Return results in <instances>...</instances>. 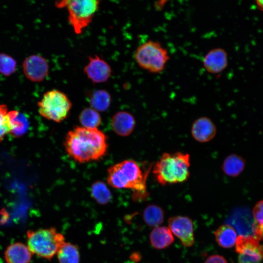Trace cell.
I'll return each mask as SVG.
<instances>
[{"mask_svg":"<svg viewBox=\"0 0 263 263\" xmlns=\"http://www.w3.org/2000/svg\"><path fill=\"white\" fill-rule=\"evenodd\" d=\"M64 145L68 155L80 163L97 160L107 150V138L97 128L76 127L68 132Z\"/></svg>","mask_w":263,"mask_h":263,"instance_id":"1","label":"cell"},{"mask_svg":"<svg viewBox=\"0 0 263 263\" xmlns=\"http://www.w3.org/2000/svg\"><path fill=\"white\" fill-rule=\"evenodd\" d=\"M189 155L181 152L164 153L153 167V173L161 185L182 183L189 176Z\"/></svg>","mask_w":263,"mask_h":263,"instance_id":"2","label":"cell"},{"mask_svg":"<svg viewBox=\"0 0 263 263\" xmlns=\"http://www.w3.org/2000/svg\"><path fill=\"white\" fill-rule=\"evenodd\" d=\"M146 178L138 163L128 159L109 168L107 179L108 183L114 188L131 189L145 194Z\"/></svg>","mask_w":263,"mask_h":263,"instance_id":"3","label":"cell"},{"mask_svg":"<svg viewBox=\"0 0 263 263\" xmlns=\"http://www.w3.org/2000/svg\"><path fill=\"white\" fill-rule=\"evenodd\" d=\"M26 240V244L32 254L46 260L56 255L65 242L64 235L55 227L28 230Z\"/></svg>","mask_w":263,"mask_h":263,"instance_id":"4","label":"cell"},{"mask_svg":"<svg viewBox=\"0 0 263 263\" xmlns=\"http://www.w3.org/2000/svg\"><path fill=\"white\" fill-rule=\"evenodd\" d=\"M101 0H57L58 8H66L68 20L76 35L81 34L92 22Z\"/></svg>","mask_w":263,"mask_h":263,"instance_id":"5","label":"cell"},{"mask_svg":"<svg viewBox=\"0 0 263 263\" xmlns=\"http://www.w3.org/2000/svg\"><path fill=\"white\" fill-rule=\"evenodd\" d=\"M133 57L141 68L156 74L165 70L170 58L167 48L160 42L151 40L139 45L134 52Z\"/></svg>","mask_w":263,"mask_h":263,"instance_id":"6","label":"cell"},{"mask_svg":"<svg viewBox=\"0 0 263 263\" xmlns=\"http://www.w3.org/2000/svg\"><path fill=\"white\" fill-rule=\"evenodd\" d=\"M38 106L39 113L42 117L60 123L68 116L72 103L64 93L52 89L43 94Z\"/></svg>","mask_w":263,"mask_h":263,"instance_id":"7","label":"cell"},{"mask_svg":"<svg viewBox=\"0 0 263 263\" xmlns=\"http://www.w3.org/2000/svg\"><path fill=\"white\" fill-rule=\"evenodd\" d=\"M254 236L237 237L236 251L239 256L238 263H262L263 260V245Z\"/></svg>","mask_w":263,"mask_h":263,"instance_id":"8","label":"cell"},{"mask_svg":"<svg viewBox=\"0 0 263 263\" xmlns=\"http://www.w3.org/2000/svg\"><path fill=\"white\" fill-rule=\"evenodd\" d=\"M88 78L94 83L106 82L111 77L112 70L108 63L98 55L89 56L83 69Z\"/></svg>","mask_w":263,"mask_h":263,"instance_id":"9","label":"cell"},{"mask_svg":"<svg viewBox=\"0 0 263 263\" xmlns=\"http://www.w3.org/2000/svg\"><path fill=\"white\" fill-rule=\"evenodd\" d=\"M22 68L27 78L37 82L44 80L49 72L47 60L38 55H33L26 57L23 62Z\"/></svg>","mask_w":263,"mask_h":263,"instance_id":"10","label":"cell"},{"mask_svg":"<svg viewBox=\"0 0 263 263\" xmlns=\"http://www.w3.org/2000/svg\"><path fill=\"white\" fill-rule=\"evenodd\" d=\"M169 228L178 237L182 244L190 247L194 243L193 225L188 217L177 216L171 217L168 220Z\"/></svg>","mask_w":263,"mask_h":263,"instance_id":"11","label":"cell"},{"mask_svg":"<svg viewBox=\"0 0 263 263\" xmlns=\"http://www.w3.org/2000/svg\"><path fill=\"white\" fill-rule=\"evenodd\" d=\"M203 65L210 74L218 75L222 73L228 65L227 52L222 48L210 50L203 59Z\"/></svg>","mask_w":263,"mask_h":263,"instance_id":"12","label":"cell"},{"mask_svg":"<svg viewBox=\"0 0 263 263\" xmlns=\"http://www.w3.org/2000/svg\"><path fill=\"white\" fill-rule=\"evenodd\" d=\"M216 128L209 118L202 116L196 119L192 123L191 133L195 140L201 143L207 142L216 135Z\"/></svg>","mask_w":263,"mask_h":263,"instance_id":"13","label":"cell"},{"mask_svg":"<svg viewBox=\"0 0 263 263\" xmlns=\"http://www.w3.org/2000/svg\"><path fill=\"white\" fill-rule=\"evenodd\" d=\"M3 255L6 263H30L33 254L27 244L15 242L6 248Z\"/></svg>","mask_w":263,"mask_h":263,"instance_id":"14","label":"cell"},{"mask_svg":"<svg viewBox=\"0 0 263 263\" xmlns=\"http://www.w3.org/2000/svg\"><path fill=\"white\" fill-rule=\"evenodd\" d=\"M133 116L129 112L124 111L115 113L111 120V126L116 134L121 136L131 134L135 126Z\"/></svg>","mask_w":263,"mask_h":263,"instance_id":"15","label":"cell"},{"mask_svg":"<svg viewBox=\"0 0 263 263\" xmlns=\"http://www.w3.org/2000/svg\"><path fill=\"white\" fill-rule=\"evenodd\" d=\"M150 240L152 246L156 249H164L174 241V238L169 227L158 226L154 227L150 235Z\"/></svg>","mask_w":263,"mask_h":263,"instance_id":"16","label":"cell"},{"mask_svg":"<svg viewBox=\"0 0 263 263\" xmlns=\"http://www.w3.org/2000/svg\"><path fill=\"white\" fill-rule=\"evenodd\" d=\"M8 116L10 126L9 133L14 137H19L25 134L29 128L27 117L17 110L9 111Z\"/></svg>","mask_w":263,"mask_h":263,"instance_id":"17","label":"cell"},{"mask_svg":"<svg viewBox=\"0 0 263 263\" xmlns=\"http://www.w3.org/2000/svg\"><path fill=\"white\" fill-rule=\"evenodd\" d=\"M216 241L221 247L228 248L236 244L237 238L234 228L230 225L225 224L220 226L215 231Z\"/></svg>","mask_w":263,"mask_h":263,"instance_id":"18","label":"cell"},{"mask_svg":"<svg viewBox=\"0 0 263 263\" xmlns=\"http://www.w3.org/2000/svg\"><path fill=\"white\" fill-rule=\"evenodd\" d=\"M245 165V160L242 157L236 154H232L224 160L222 170L228 176L236 177L242 173Z\"/></svg>","mask_w":263,"mask_h":263,"instance_id":"19","label":"cell"},{"mask_svg":"<svg viewBox=\"0 0 263 263\" xmlns=\"http://www.w3.org/2000/svg\"><path fill=\"white\" fill-rule=\"evenodd\" d=\"M59 263H79L80 260L78 247L75 244L66 242L56 253Z\"/></svg>","mask_w":263,"mask_h":263,"instance_id":"20","label":"cell"},{"mask_svg":"<svg viewBox=\"0 0 263 263\" xmlns=\"http://www.w3.org/2000/svg\"><path fill=\"white\" fill-rule=\"evenodd\" d=\"M90 106L97 112H105L110 107L111 97L110 94L103 89L93 91L89 97Z\"/></svg>","mask_w":263,"mask_h":263,"instance_id":"21","label":"cell"},{"mask_svg":"<svg viewBox=\"0 0 263 263\" xmlns=\"http://www.w3.org/2000/svg\"><path fill=\"white\" fill-rule=\"evenodd\" d=\"M146 224L150 227L159 226L164 220V212L163 209L155 205H149L144 209L143 213Z\"/></svg>","mask_w":263,"mask_h":263,"instance_id":"22","label":"cell"},{"mask_svg":"<svg viewBox=\"0 0 263 263\" xmlns=\"http://www.w3.org/2000/svg\"><path fill=\"white\" fill-rule=\"evenodd\" d=\"M81 126L86 128H97L101 123V117L98 112L91 107L83 109L78 116Z\"/></svg>","mask_w":263,"mask_h":263,"instance_id":"23","label":"cell"},{"mask_svg":"<svg viewBox=\"0 0 263 263\" xmlns=\"http://www.w3.org/2000/svg\"><path fill=\"white\" fill-rule=\"evenodd\" d=\"M91 193L94 199L102 205L108 204L112 197L109 188L102 181H96L92 184Z\"/></svg>","mask_w":263,"mask_h":263,"instance_id":"24","label":"cell"},{"mask_svg":"<svg viewBox=\"0 0 263 263\" xmlns=\"http://www.w3.org/2000/svg\"><path fill=\"white\" fill-rule=\"evenodd\" d=\"M17 62L10 56L0 53V73L8 76L13 74L16 70Z\"/></svg>","mask_w":263,"mask_h":263,"instance_id":"25","label":"cell"},{"mask_svg":"<svg viewBox=\"0 0 263 263\" xmlns=\"http://www.w3.org/2000/svg\"><path fill=\"white\" fill-rule=\"evenodd\" d=\"M8 112L7 106L0 104V142L10 133V126Z\"/></svg>","mask_w":263,"mask_h":263,"instance_id":"26","label":"cell"},{"mask_svg":"<svg viewBox=\"0 0 263 263\" xmlns=\"http://www.w3.org/2000/svg\"><path fill=\"white\" fill-rule=\"evenodd\" d=\"M253 215L255 222L259 225H263V200L259 202L254 207Z\"/></svg>","mask_w":263,"mask_h":263,"instance_id":"27","label":"cell"},{"mask_svg":"<svg viewBox=\"0 0 263 263\" xmlns=\"http://www.w3.org/2000/svg\"><path fill=\"white\" fill-rule=\"evenodd\" d=\"M204 263H227L225 258L219 255H213L208 257Z\"/></svg>","mask_w":263,"mask_h":263,"instance_id":"28","label":"cell"},{"mask_svg":"<svg viewBox=\"0 0 263 263\" xmlns=\"http://www.w3.org/2000/svg\"><path fill=\"white\" fill-rule=\"evenodd\" d=\"M255 237L259 240L263 239V225L257 223L255 230Z\"/></svg>","mask_w":263,"mask_h":263,"instance_id":"29","label":"cell"},{"mask_svg":"<svg viewBox=\"0 0 263 263\" xmlns=\"http://www.w3.org/2000/svg\"><path fill=\"white\" fill-rule=\"evenodd\" d=\"M254 1L259 9L263 11V0H254Z\"/></svg>","mask_w":263,"mask_h":263,"instance_id":"30","label":"cell"}]
</instances>
